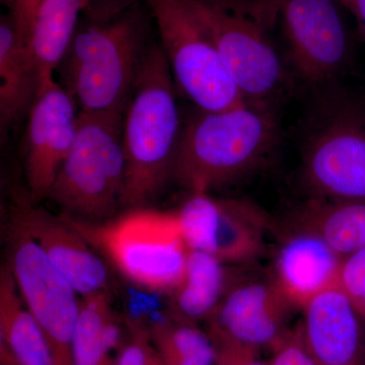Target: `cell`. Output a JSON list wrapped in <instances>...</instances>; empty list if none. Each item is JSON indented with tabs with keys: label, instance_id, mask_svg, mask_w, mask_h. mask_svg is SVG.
<instances>
[{
	"label": "cell",
	"instance_id": "obj_1",
	"mask_svg": "<svg viewBox=\"0 0 365 365\" xmlns=\"http://www.w3.org/2000/svg\"><path fill=\"white\" fill-rule=\"evenodd\" d=\"M279 141L273 105L245 103L217 112L197 109L182 124L172 180L189 193H210L261 167Z\"/></svg>",
	"mask_w": 365,
	"mask_h": 365
},
{
	"label": "cell",
	"instance_id": "obj_2",
	"mask_svg": "<svg viewBox=\"0 0 365 365\" xmlns=\"http://www.w3.org/2000/svg\"><path fill=\"white\" fill-rule=\"evenodd\" d=\"M151 21L140 0L109 20L79 21L56 71L79 111H126L151 45Z\"/></svg>",
	"mask_w": 365,
	"mask_h": 365
},
{
	"label": "cell",
	"instance_id": "obj_3",
	"mask_svg": "<svg viewBox=\"0 0 365 365\" xmlns=\"http://www.w3.org/2000/svg\"><path fill=\"white\" fill-rule=\"evenodd\" d=\"M160 43H151L124 114V209L150 207L172 180L182 122Z\"/></svg>",
	"mask_w": 365,
	"mask_h": 365
},
{
	"label": "cell",
	"instance_id": "obj_4",
	"mask_svg": "<svg viewBox=\"0 0 365 365\" xmlns=\"http://www.w3.org/2000/svg\"><path fill=\"white\" fill-rule=\"evenodd\" d=\"M60 216L132 287L169 295L184 279L190 249L176 211L127 209L96 223Z\"/></svg>",
	"mask_w": 365,
	"mask_h": 365
},
{
	"label": "cell",
	"instance_id": "obj_5",
	"mask_svg": "<svg viewBox=\"0 0 365 365\" xmlns=\"http://www.w3.org/2000/svg\"><path fill=\"white\" fill-rule=\"evenodd\" d=\"M124 114L79 111L76 139L47 196L60 215L104 222L124 208Z\"/></svg>",
	"mask_w": 365,
	"mask_h": 365
},
{
	"label": "cell",
	"instance_id": "obj_6",
	"mask_svg": "<svg viewBox=\"0 0 365 365\" xmlns=\"http://www.w3.org/2000/svg\"><path fill=\"white\" fill-rule=\"evenodd\" d=\"M143 1L157 25L178 91L201 111H222L246 103L191 0Z\"/></svg>",
	"mask_w": 365,
	"mask_h": 365
},
{
	"label": "cell",
	"instance_id": "obj_7",
	"mask_svg": "<svg viewBox=\"0 0 365 365\" xmlns=\"http://www.w3.org/2000/svg\"><path fill=\"white\" fill-rule=\"evenodd\" d=\"M302 182L314 198L365 200V108L328 104L307 134Z\"/></svg>",
	"mask_w": 365,
	"mask_h": 365
},
{
	"label": "cell",
	"instance_id": "obj_8",
	"mask_svg": "<svg viewBox=\"0 0 365 365\" xmlns=\"http://www.w3.org/2000/svg\"><path fill=\"white\" fill-rule=\"evenodd\" d=\"M6 235L7 265L51 348L55 365H74L72 340L81 297L26 232L9 222Z\"/></svg>",
	"mask_w": 365,
	"mask_h": 365
},
{
	"label": "cell",
	"instance_id": "obj_9",
	"mask_svg": "<svg viewBox=\"0 0 365 365\" xmlns=\"http://www.w3.org/2000/svg\"><path fill=\"white\" fill-rule=\"evenodd\" d=\"M191 1L245 102L275 105L289 86V76L266 36L267 28L248 16Z\"/></svg>",
	"mask_w": 365,
	"mask_h": 365
},
{
	"label": "cell",
	"instance_id": "obj_10",
	"mask_svg": "<svg viewBox=\"0 0 365 365\" xmlns=\"http://www.w3.org/2000/svg\"><path fill=\"white\" fill-rule=\"evenodd\" d=\"M176 213L189 249L223 263H248L265 248L269 218L249 201L190 193Z\"/></svg>",
	"mask_w": 365,
	"mask_h": 365
},
{
	"label": "cell",
	"instance_id": "obj_11",
	"mask_svg": "<svg viewBox=\"0 0 365 365\" xmlns=\"http://www.w3.org/2000/svg\"><path fill=\"white\" fill-rule=\"evenodd\" d=\"M336 0H281L279 16L297 74L309 85H327L348 59L347 34Z\"/></svg>",
	"mask_w": 365,
	"mask_h": 365
},
{
	"label": "cell",
	"instance_id": "obj_12",
	"mask_svg": "<svg viewBox=\"0 0 365 365\" xmlns=\"http://www.w3.org/2000/svg\"><path fill=\"white\" fill-rule=\"evenodd\" d=\"M79 109L73 98L54 81L41 93L29 115L24 165L29 198L47 199L78 130Z\"/></svg>",
	"mask_w": 365,
	"mask_h": 365
},
{
	"label": "cell",
	"instance_id": "obj_13",
	"mask_svg": "<svg viewBox=\"0 0 365 365\" xmlns=\"http://www.w3.org/2000/svg\"><path fill=\"white\" fill-rule=\"evenodd\" d=\"M9 222L39 246L79 297L111 292L107 262L61 216L34 202L18 200L11 205Z\"/></svg>",
	"mask_w": 365,
	"mask_h": 365
},
{
	"label": "cell",
	"instance_id": "obj_14",
	"mask_svg": "<svg viewBox=\"0 0 365 365\" xmlns=\"http://www.w3.org/2000/svg\"><path fill=\"white\" fill-rule=\"evenodd\" d=\"M290 309L292 304L273 278L256 279L242 275L207 324L232 339L271 350L290 329Z\"/></svg>",
	"mask_w": 365,
	"mask_h": 365
},
{
	"label": "cell",
	"instance_id": "obj_15",
	"mask_svg": "<svg viewBox=\"0 0 365 365\" xmlns=\"http://www.w3.org/2000/svg\"><path fill=\"white\" fill-rule=\"evenodd\" d=\"M302 311L300 330L317 364H365L362 318L351 297L338 284L319 292Z\"/></svg>",
	"mask_w": 365,
	"mask_h": 365
},
{
	"label": "cell",
	"instance_id": "obj_16",
	"mask_svg": "<svg viewBox=\"0 0 365 365\" xmlns=\"http://www.w3.org/2000/svg\"><path fill=\"white\" fill-rule=\"evenodd\" d=\"M342 261L318 237L292 232L278 252L272 278L292 307L302 309L319 292L337 284Z\"/></svg>",
	"mask_w": 365,
	"mask_h": 365
},
{
	"label": "cell",
	"instance_id": "obj_17",
	"mask_svg": "<svg viewBox=\"0 0 365 365\" xmlns=\"http://www.w3.org/2000/svg\"><path fill=\"white\" fill-rule=\"evenodd\" d=\"M43 88L37 66L9 14L0 21V131L28 119Z\"/></svg>",
	"mask_w": 365,
	"mask_h": 365
},
{
	"label": "cell",
	"instance_id": "obj_18",
	"mask_svg": "<svg viewBox=\"0 0 365 365\" xmlns=\"http://www.w3.org/2000/svg\"><path fill=\"white\" fill-rule=\"evenodd\" d=\"M289 227L318 237L344 259L365 248V200L311 197L290 215Z\"/></svg>",
	"mask_w": 365,
	"mask_h": 365
},
{
	"label": "cell",
	"instance_id": "obj_19",
	"mask_svg": "<svg viewBox=\"0 0 365 365\" xmlns=\"http://www.w3.org/2000/svg\"><path fill=\"white\" fill-rule=\"evenodd\" d=\"M1 365H55L51 348L28 311L7 263L0 271Z\"/></svg>",
	"mask_w": 365,
	"mask_h": 365
},
{
	"label": "cell",
	"instance_id": "obj_20",
	"mask_svg": "<svg viewBox=\"0 0 365 365\" xmlns=\"http://www.w3.org/2000/svg\"><path fill=\"white\" fill-rule=\"evenodd\" d=\"M83 16L81 0H41L25 44L37 66L43 91L66 57Z\"/></svg>",
	"mask_w": 365,
	"mask_h": 365
},
{
	"label": "cell",
	"instance_id": "obj_21",
	"mask_svg": "<svg viewBox=\"0 0 365 365\" xmlns=\"http://www.w3.org/2000/svg\"><path fill=\"white\" fill-rule=\"evenodd\" d=\"M232 268L211 255L190 250L184 279L168 295L170 304L185 319L207 322L242 276Z\"/></svg>",
	"mask_w": 365,
	"mask_h": 365
},
{
	"label": "cell",
	"instance_id": "obj_22",
	"mask_svg": "<svg viewBox=\"0 0 365 365\" xmlns=\"http://www.w3.org/2000/svg\"><path fill=\"white\" fill-rule=\"evenodd\" d=\"M110 294L81 297L72 340L74 365H115L124 337Z\"/></svg>",
	"mask_w": 365,
	"mask_h": 365
},
{
	"label": "cell",
	"instance_id": "obj_23",
	"mask_svg": "<svg viewBox=\"0 0 365 365\" xmlns=\"http://www.w3.org/2000/svg\"><path fill=\"white\" fill-rule=\"evenodd\" d=\"M125 326L127 336L118 352L115 365H165L146 329L128 323Z\"/></svg>",
	"mask_w": 365,
	"mask_h": 365
},
{
	"label": "cell",
	"instance_id": "obj_24",
	"mask_svg": "<svg viewBox=\"0 0 365 365\" xmlns=\"http://www.w3.org/2000/svg\"><path fill=\"white\" fill-rule=\"evenodd\" d=\"M207 333L215 349V365H268L260 356V349L228 337L208 327Z\"/></svg>",
	"mask_w": 365,
	"mask_h": 365
},
{
	"label": "cell",
	"instance_id": "obj_25",
	"mask_svg": "<svg viewBox=\"0 0 365 365\" xmlns=\"http://www.w3.org/2000/svg\"><path fill=\"white\" fill-rule=\"evenodd\" d=\"M227 13L248 16L268 28L279 16L281 0H197Z\"/></svg>",
	"mask_w": 365,
	"mask_h": 365
},
{
	"label": "cell",
	"instance_id": "obj_26",
	"mask_svg": "<svg viewBox=\"0 0 365 365\" xmlns=\"http://www.w3.org/2000/svg\"><path fill=\"white\" fill-rule=\"evenodd\" d=\"M271 351L268 365H319L307 349L299 323L289 329Z\"/></svg>",
	"mask_w": 365,
	"mask_h": 365
},
{
	"label": "cell",
	"instance_id": "obj_27",
	"mask_svg": "<svg viewBox=\"0 0 365 365\" xmlns=\"http://www.w3.org/2000/svg\"><path fill=\"white\" fill-rule=\"evenodd\" d=\"M337 284L353 302L365 299V248L343 259Z\"/></svg>",
	"mask_w": 365,
	"mask_h": 365
},
{
	"label": "cell",
	"instance_id": "obj_28",
	"mask_svg": "<svg viewBox=\"0 0 365 365\" xmlns=\"http://www.w3.org/2000/svg\"><path fill=\"white\" fill-rule=\"evenodd\" d=\"M83 18L93 21L109 20L137 0H81Z\"/></svg>",
	"mask_w": 365,
	"mask_h": 365
},
{
	"label": "cell",
	"instance_id": "obj_29",
	"mask_svg": "<svg viewBox=\"0 0 365 365\" xmlns=\"http://www.w3.org/2000/svg\"><path fill=\"white\" fill-rule=\"evenodd\" d=\"M9 7V16L14 21L19 33L26 38L30 30L34 14L41 0H4Z\"/></svg>",
	"mask_w": 365,
	"mask_h": 365
},
{
	"label": "cell",
	"instance_id": "obj_30",
	"mask_svg": "<svg viewBox=\"0 0 365 365\" xmlns=\"http://www.w3.org/2000/svg\"><path fill=\"white\" fill-rule=\"evenodd\" d=\"M356 19L359 32L365 37V0H336Z\"/></svg>",
	"mask_w": 365,
	"mask_h": 365
},
{
	"label": "cell",
	"instance_id": "obj_31",
	"mask_svg": "<svg viewBox=\"0 0 365 365\" xmlns=\"http://www.w3.org/2000/svg\"><path fill=\"white\" fill-rule=\"evenodd\" d=\"M354 304L355 307H356L357 312H359L360 317L365 321V299L355 302Z\"/></svg>",
	"mask_w": 365,
	"mask_h": 365
},
{
	"label": "cell",
	"instance_id": "obj_32",
	"mask_svg": "<svg viewBox=\"0 0 365 365\" xmlns=\"http://www.w3.org/2000/svg\"><path fill=\"white\" fill-rule=\"evenodd\" d=\"M359 365H365V364H359Z\"/></svg>",
	"mask_w": 365,
	"mask_h": 365
}]
</instances>
